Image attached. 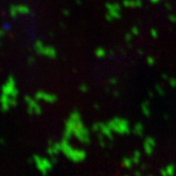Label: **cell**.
<instances>
[{
	"mask_svg": "<svg viewBox=\"0 0 176 176\" xmlns=\"http://www.w3.org/2000/svg\"><path fill=\"white\" fill-rule=\"evenodd\" d=\"M72 137L76 138L81 144L84 145H89L91 142L90 130L84 124L81 113L77 109L70 112L65 121L63 139L69 140Z\"/></svg>",
	"mask_w": 176,
	"mask_h": 176,
	"instance_id": "6da1fadb",
	"label": "cell"
},
{
	"mask_svg": "<svg viewBox=\"0 0 176 176\" xmlns=\"http://www.w3.org/2000/svg\"><path fill=\"white\" fill-rule=\"evenodd\" d=\"M1 111L2 113H8L11 109L18 105V96L19 89L17 86L16 77L9 74L1 87Z\"/></svg>",
	"mask_w": 176,
	"mask_h": 176,
	"instance_id": "7a4b0ae2",
	"label": "cell"
},
{
	"mask_svg": "<svg viewBox=\"0 0 176 176\" xmlns=\"http://www.w3.org/2000/svg\"><path fill=\"white\" fill-rule=\"evenodd\" d=\"M69 140L62 139L61 141V148L62 153L73 162H81L86 158L87 154L84 150L74 148L72 144L69 142Z\"/></svg>",
	"mask_w": 176,
	"mask_h": 176,
	"instance_id": "3957f363",
	"label": "cell"
},
{
	"mask_svg": "<svg viewBox=\"0 0 176 176\" xmlns=\"http://www.w3.org/2000/svg\"><path fill=\"white\" fill-rule=\"evenodd\" d=\"M107 123L113 133H117L118 135H128L131 133L130 122L125 117H113L108 120Z\"/></svg>",
	"mask_w": 176,
	"mask_h": 176,
	"instance_id": "277c9868",
	"label": "cell"
},
{
	"mask_svg": "<svg viewBox=\"0 0 176 176\" xmlns=\"http://www.w3.org/2000/svg\"><path fill=\"white\" fill-rule=\"evenodd\" d=\"M33 50L37 55L44 57V58L54 60L58 56V51L52 45L44 43L41 39H36L33 43Z\"/></svg>",
	"mask_w": 176,
	"mask_h": 176,
	"instance_id": "5b68a950",
	"label": "cell"
},
{
	"mask_svg": "<svg viewBox=\"0 0 176 176\" xmlns=\"http://www.w3.org/2000/svg\"><path fill=\"white\" fill-rule=\"evenodd\" d=\"M122 4L116 1H109L106 2V15L105 18L107 22L112 23L113 21H117L121 18L122 15Z\"/></svg>",
	"mask_w": 176,
	"mask_h": 176,
	"instance_id": "8992f818",
	"label": "cell"
},
{
	"mask_svg": "<svg viewBox=\"0 0 176 176\" xmlns=\"http://www.w3.org/2000/svg\"><path fill=\"white\" fill-rule=\"evenodd\" d=\"M24 100L26 106V113L29 116H41L43 110L40 101H38L34 96L32 97L29 95H25L24 97Z\"/></svg>",
	"mask_w": 176,
	"mask_h": 176,
	"instance_id": "52a82bcc",
	"label": "cell"
},
{
	"mask_svg": "<svg viewBox=\"0 0 176 176\" xmlns=\"http://www.w3.org/2000/svg\"><path fill=\"white\" fill-rule=\"evenodd\" d=\"M33 161H34V164L36 166V168L39 170L43 176H46L47 173L53 168L54 166V164L52 162L51 158H48L45 157H41L39 155H33Z\"/></svg>",
	"mask_w": 176,
	"mask_h": 176,
	"instance_id": "ba28073f",
	"label": "cell"
},
{
	"mask_svg": "<svg viewBox=\"0 0 176 176\" xmlns=\"http://www.w3.org/2000/svg\"><path fill=\"white\" fill-rule=\"evenodd\" d=\"M32 12V9L28 5V4L25 3H16L12 4V5L9 6L8 13L9 16L13 19H16L19 16H28Z\"/></svg>",
	"mask_w": 176,
	"mask_h": 176,
	"instance_id": "9c48e42d",
	"label": "cell"
},
{
	"mask_svg": "<svg viewBox=\"0 0 176 176\" xmlns=\"http://www.w3.org/2000/svg\"><path fill=\"white\" fill-rule=\"evenodd\" d=\"M91 130L96 132V133L97 132L102 133L105 137L109 139L110 141L113 140V132L111 128H110V126L108 125L107 122H102V121L94 122L91 126Z\"/></svg>",
	"mask_w": 176,
	"mask_h": 176,
	"instance_id": "30bf717a",
	"label": "cell"
},
{
	"mask_svg": "<svg viewBox=\"0 0 176 176\" xmlns=\"http://www.w3.org/2000/svg\"><path fill=\"white\" fill-rule=\"evenodd\" d=\"M35 98H36L38 101L46 104H56L58 102V96L55 93H52V92H48L45 90H38L34 93L33 95Z\"/></svg>",
	"mask_w": 176,
	"mask_h": 176,
	"instance_id": "8fae6325",
	"label": "cell"
},
{
	"mask_svg": "<svg viewBox=\"0 0 176 176\" xmlns=\"http://www.w3.org/2000/svg\"><path fill=\"white\" fill-rule=\"evenodd\" d=\"M156 146H157V140L154 138L153 136H147V137L144 139L143 149L146 155L152 156L154 151H155Z\"/></svg>",
	"mask_w": 176,
	"mask_h": 176,
	"instance_id": "7c38bea8",
	"label": "cell"
},
{
	"mask_svg": "<svg viewBox=\"0 0 176 176\" xmlns=\"http://www.w3.org/2000/svg\"><path fill=\"white\" fill-rule=\"evenodd\" d=\"M46 153L48 156H57L58 154L62 153L61 142H55V141L48 140V147L46 149Z\"/></svg>",
	"mask_w": 176,
	"mask_h": 176,
	"instance_id": "4fadbf2b",
	"label": "cell"
},
{
	"mask_svg": "<svg viewBox=\"0 0 176 176\" xmlns=\"http://www.w3.org/2000/svg\"><path fill=\"white\" fill-rule=\"evenodd\" d=\"M122 6L127 9H137L143 6L142 0H122Z\"/></svg>",
	"mask_w": 176,
	"mask_h": 176,
	"instance_id": "5bb4252c",
	"label": "cell"
},
{
	"mask_svg": "<svg viewBox=\"0 0 176 176\" xmlns=\"http://www.w3.org/2000/svg\"><path fill=\"white\" fill-rule=\"evenodd\" d=\"M141 113H143L144 117H150L152 116V108H151V103L148 100H145L144 102L141 103Z\"/></svg>",
	"mask_w": 176,
	"mask_h": 176,
	"instance_id": "9a60e30c",
	"label": "cell"
},
{
	"mask_svg": "<svg viewBox=\"0 0 176 176\" xmlns=\"http://www.w3.org/2000/svg\"><path fill=\"white\" fill-rule=\"evenodd\" d=\"M144 132H145V127L144 124L142 122H136L135 124L133 125V133L138 136V137H142L144 135Z\"/></svg>",
	"mask_w": 176,
	"mask_h": 176,
	"instance_id": "2e32d148",
	"label": "cell"
},
{
	"mask_svg": "<svg viewBox=\"0 0 176 176\" xmlns=\"http://www.w3.org/2000/svg\"><path fill=\"white\" fill-rule=\"evenodd\" d=\"M94 54L96 56V58H98V59H104V58H106V57H107L108 52H107V50H106L104 47L99 46V47H97L96 49L94 50Z\"/></svg>",
	"mask_w": 176,
	"mask_h": 176,
	"instance_id": "e0dca14e",
	"label": "cell"
},
{
	"mask_svg": "<svg viewBox=\"0 0 176 176\" xmlns=\"http://www.w3.org/2000/svg\"><path fill=\"white\" fill-rule=\"evenodd\" d=\"M121 164L123 167H125V168H128L130 169L132 166H133L134 162L133 161H132V157H124L122 158L121 161Z\"/></svg>",
	"mask_w": 176,
	"mask_h": 176,
	"instance_id": "ac0fdd59",
	"label": "cell"
},
{
	"mask_svg": "<svg viewBox=\"0 0 176 176\" xmlns=\"http://www.w3.org/2000/svg\"><path fill=\"white\" fill-rule=\"evenodd\" d=\"M141 157H142V154H141L140 150H134L133 154H132V161H133L134 164H139L141 161Z\"/></svg>",
	"mask_w": 176,
	"mask_h": 176,
	"instance_id": "d6986e66",
	"label": "cell"
},
{
	"mask_svg": "<svg viewBox=\"0 0 176 176\" xmlns=\"http://www.w3.org/2000/svg\"><path fill=\"white\" fill-rule=\"evenodd\" d=\"M97 137H98V141H99V145L102 148H105L106 146H107V144H106V141H105V136L100 133V132H97Z\"/></svg>",
	"mask_w": 176,
	"mask_h": 176,
	"instance_id": "ffe728a7",
	"label": "cell"
},
{
	"mask_svg": "<svg viewBox=\"0 0 176 176\" xmlns=\"http://www.w3.org/2000/svg\"><path fill=\"white\" fill-rule=\"evenodd\" d=\"M165 169L168 173V176H174L175 174V165L173 164H169L165 166Z\"/></svg>",
	"mask_w": 176,
	"mask_h": 176,
	"instance_id": "44dd1931",
	"label": "cell"
},
{
	"mask_svg": "<svg viewBox=\"0 0 176 176\" xmlns=\"http://www.w3.org/2000/svg\"><path fill=\"white\" fill-rule=\"evenodd\" d=\"M155 90L157 92V94H158L160 96H164L165 95V90H164V86H161V84H156L155 86Z\"/></svg>",
	"mask_w": 176,
	"mask_h": 176,
	"instance_id": "7402d4cb",
	"label": "cell"
},
{
	"mask_svg": "<svg viewBox=\"0 0 176 176\" xmlns=\"http://www.w3.org/2000/svg\"><path fill=\"white\" fill-rule=\"evenodd\" d=\"M146 62H147V65L150 66V67H153V66L156 65V58L152 55H149L146 57Z\"/></svg>",
	"mask_w": 176,
	"mask_h": 176,
	"instance_id": "603a6c76",
	"label": "cell"
},
{
	"mask_svg": "<svg viewBox=\"0 0 176 176\" xmlns=\"http://www.w3.org/2000/svg\"><path fill=\"white\" fill-rule=\"evenodd\" d=\"M78 90L80 91L81 93L85 94V93H87L88 91H89V86H88L86 83H81V84L78 86Z\"/></svg>",
	"mask_w": 176,
	"mask_h": 176,
	"instance_id": "cb8c5ba5",
	"label": "cell"
},
{
	"mask_svg": "<svg viewBox=\"0 0 176 176\" xmlns=\"http://www.w3.org/2000/svg\"><path fill=\"white\" fill-rule=\"evenodd\" d=\"M150 35H151V37L153 39H157L160 33H158V30L156 28H152L151 29H150Z\"/></svg>",
	"mask_w": 176,
	"mask_h": 176,
	"instance_id": "d4e9b609",
	"label": "cell"
},
{
	"mask_svg": "<svg viewBox=\"0 0 176 176\" xmlns=\"http://www.w3.org/2000/svg\"><path fill=\"white\" fill-rule=\"evenodd\" d=\"M133 37H134V35L132 34V32H130V30H129L128 32H126V33L124 34V40H125L126 43H128V44H129L132 40H133Z\"/></svg>",
	"mask_w": 176,
	"mask_h": 176,
	"instance_id": "484cf974",
	"label": "cell"
},
{
	"mask_svg": "<svg viewBox=\"0 0 176 176\" xmlns=\"http://www.w3.org/2000/svg\"><path fill=\"white\" fill-rule=\"evenodd\" d=\"M130 32H132V34L134 35V36H138L140 34V29L138 25H133L132 28L130 29Z\"/></svg>",
	"mask_w": 176,
	"mask_h": 176,
	"instance_id": "4316f807",
	"label": "cell"
},
{
	"mask_svg": "<svg viewBox=\"0 0 176 176\" xmlns=\"http://www.w3.org/2000/svg\"><path fill=\"white\" fill-rule=\"evenodd\" d=\"M9 32V26L8 25H4L3 28L1 29V32H0V34H1V38H4V36H5L6 34H8Z\"/></svg>",
	"mask_w": 176,
	"mask_h": 176,
	"instance_id": "83f0119b",
	"label": "cell"
},
{
	"mask_svg": "<svg viewBox=\"0 0 176 176\" xmlns=\"http://www.w3.org/2000/svg\"><path fill=\"white\" fill-rule=\"evenodd\" d=\"M167 82H168L169 86H171L172 88H176V77H169Z\"/></svg>",
	"mask_w": 176,
	"mask_h": 176,
	"instance_id": "f1b7e54d",
	"label": "cell"
},
{
	"mask_svg": "<svg viewBox=\"0 0 176 176\" xmlns=\"http://www.w3.org/2000/svg\"><path fill=\"white\" fill-rule=\"evenodd\" d=\"M167 18H168V21L170 22L171 24L176 25V15L175 14H169Z\"/></svg>",
	"mask_w": 176,
	"mask_h": 176,
	"instance_id": "f546056e",
	"label": "cell"
},
{
	"mask_svg": "<svg viewBox=\"0 0 176 176\" xmlns=\"http://www.w3.org/2000/svg\"><path fill=\"white\" fill-rule=\"evenodd\" d=\"M109 82H110V84H112V85H117V82H118V80H117V77H111L109 79Z\"/></svg>",
	"mask_w": 176,
	"mask_h": 176,
	"instance_id": "4dcf8cb0",
	"label": "cell"
},
{
	"mask_svg": "<svg viewBox=\"0 0 176 176\" xmlns=\"http://www.w3.org/2000/svg\"><path fill=\"white\" fill-rule=\"evenodd\" d=\"M35 63V58L33 56H29V59H28V64L29 65V66H32V65H33Z\"/></svg>",
	"mask_w": 176,
	"mask_h": 176,
	"instance_id": "1f68e13d",
	"label": "cell"
},
{
	"mask_svg": "<svg viewBox=\"0 0 176 176\" xmlns=\"http://www.w3.org/2000/svg\"><path fill=\"white\" fill-rule=\"evenodd\" d=\"M62 13H63V15H64L65 17H68V16L70 15V11L69 10V9H67V8H64V9H63V11H62Z\"/></svg>",
	"mask_w": 176,
	"mask_h": 176,
	"instance_id": "d6a6232c",
	"label": "cell"
},
{
	"mask_svg": "<svg viewBox=\"0 0 176 176\" xmlns=\"http://www.w3.org/2000/svg\"><path fill=\"white\" fill-rule=\"evenodd\" d=\"M160 172H161V176H168V173H167V171H166V169H165V167H164V168H161V169L160 170Z\"/></svg>",
	"mask_w": 176,
	"mask_h": 176,
	"instance_id": "836d02e7",
	"label": "cell"
},
{
	"mask_svg": "<svg viewBox=\"0 0 176 176\" xmlns=\"http://www.w3.org/2000/svg\"><path fill=\"white\" fill-rule=\"evenodd\" d=\"M164 6L166 7V9H167V10H168V11H170L171 9H172V5H171V4L168 3V2H165V3H164Z\"/></svg>",
	"mask_w": 176,
	"mask_h": 176,
	"instance_id": "e575fe53",
	"label": "cell"
},
{
	"mask_svg": "<svg viewBox=\"0 0 176 176\" xmlns=\"http://www.w3.org/2000/svg\"><path fill=\"white\" fill-rule=\"evenodd\" d=\"M50 158H51V161H52V162L54 164H57V161H58V160H57V157L56 156H52V157H50Z\"/></svg>",
	"mask_w": 176,
	"mask_h": 176,
	"instance_id": "d590c367",
	"label": "cell"
},
{
	"mask_svg": "<svg viewBox=\"0 0 176 176\" xmlns=\"http://www.w3.org/2000/svg\"><path fill=\"white\" fill-rule=\"evenodd\" d=\"M149 1L152 4H158V3H161L162 0H149Z\"/></svg>",
	"mask_w": 176,
	"mask_h": 176,
	"instance_id": "8d00e7d4",
	"label": "cell"
},
{
	"mask_svg": "<svg viewBox=\"0 0 176 176\" xmlns=\"http://www.w3.org/2000/svg\"><path fill=\"white\" fill-rule=\"evenodd\" d=\"M134 175L135 176H142V175H141V171L140 170H136L135 172H134Z\"/></svg>",
	"mask_w": 176,
	"mask_h": 176,
	"instance_id": "74e56055",
	"label": "cell"
},
{
	"mask_svg": "<svg viewBox=\"0 0 176 176\" xmlns=\"http://www.w3.org/2000/svg\"><path fill=\"white\" fill-rule=\"evenodd\" d=\"M28 162H29V164H32V162H34V161H33V157H29V160H28Z\"/></svg>",
	"mask_w": 176,
	"mask_h": 176,
	"instance_id": "f35d334b",
	"label": "cell"
},
{
	"mask_svg": "<svg viewBox=\"0 0 176 176\" xmlns=\"http://www.w3.org/2000/svg\"><path fill=\"white\" fill-rule=\"evenodd\" d=\"M146 164H143L142 165H141V168H142V170H145V169H146Z\"/></svg>",
	"mask_w": 176,
	"mask_h": 176,
	"instance_id": "ab89813d",
	"label": "cell"
},
{
	"mask_svg": "<svg viewBox=\"0 0 176 176\" xmlns=\"http://www.w3.org/2000/svg\"><path fill=\"white\" fill-rule=\"evenodd\" d=\"M149 96L151 97V98L154 96V94H153V92H152V91H150V92H149Z\"/></svg>",
	"mask_w": 176,
	"mask_h": 176,
	"instance_id": "60d3db41",
	"label": "cell"
},
{
	"mask_svg": "<svg viewBox=\"0 0 176 176\" xmlns=\"http://www.w3.org/2000/svg\"><path fill=\"white\" fill-rule=\"evenodd\" d=\"M76 4H81V1H80V0H76Z\"/></svg>",
	"mask_w": 176,
	"mask_h": 176,
	"instance_id": "b9f144b4",
	"label": "cell"
},
{
	"mask_svg": "<svg viewBox=\"0 0 176 176\" xmlns=\"http://www.w3.org/2000/svg\"><path fill=\"white\" fill-rule=\"evenodd\" d=\"M94 107L97 109V110H99V106L98 105H97V104H94Z\"/></svg>",
	"mask_w": 176,
	"mask_h": 176,
	"instance_id": "7bdbcfd3",
	"label": "cell"
},
{
	"mask_svg": "<svg viewBox=\"0 0 176 176\" xmlns=\"http://www.w3.org/2000/svg\"><path fill=\"white\" fill-rule=\"evenodd\" d=\"M4 143H5V140H4V139L2 138V139H1V144H2V145H4Z\"/></svg>",
	"mask_w": 176,
	"mask_h": 176,
	"instance_id": "ee69618b",
	"label": "cell"
},
{
	"mask_svg": "<svg viewBox=\"0 0 176 176\" xmlns=\"http://www.w3.org/2000/svg\"><path fill=\"white\" fill-rule=\"evenodd\" d=\"M123 176H129L128 174H125V175H123Z\"/></svg>",
	"mask_w": 176,
	"mask_h": 176,
	"instance_id": "f6af8a7d",
	"label": "cell"
},
{
	"mask_svg": "<svg viewBox=\"0 0 176 176\" xmlns=\"http://www.w3.org/2000/svg\"><path fill=\"white\" fill-rule=\"evenodd\" d=\"M149 176H153V175H149Z\"/></svg>",
	"mask_w": 176,
	"mask_h": 176,
	"instance_id": "bcb514c9",
	"label": "cell"
}]
</instances>
